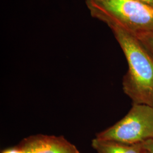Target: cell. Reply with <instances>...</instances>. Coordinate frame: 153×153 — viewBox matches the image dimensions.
Here are the masks:
<instances>
[{
	"instance_id": "obj_1",
	"label": "cell",
	"mask_w": 153,
	"mask_h": 153,
	"mask_svg": "<svg viewBox=\"0 0 153 153\" xmlns=\"http://www.w3.org/2000/svg\"><path fill=\"white\" fill-rule=\"evenodd\" d=\"M115 35L128 62V70L123 77V89L132 104L153 107V55L136 35L119 25L106 23Z\"/></svg>"
},
{
	"instance_id": "obj_2",
	"label": "cell",
	"mask_w": 153,
	"mask_h": 153,
	"mask_svg": "<svg viewBox=\"0 0 153 153\" xmlns=\"http://www.w3.org/2000/svg\"><path fill=\"white\" fill-rule=\"evenodd\" d=\"M90 14L136 34L153 32V8L137 0H86Z\"/></svg>"
},
{
	"instance_id": "obj_3",
	"label": "cell",
	"mask_w": 153,
	"mask_h": 153,
	"mask_svg": "<svg viewBox=\"0 0 153 153\" xmlns=\"http://www.w3.org/2000/svg\"><path fill=\"white\" fill-rule=\"evenodd\" d=\"M95 138L127 144L141 143L153 139V107L132 104L125 117L97 134Z\"/></svg>"
},
{
	"instance_id": "obj_4",
	"label": "cell",
	"mask_w": 153,
	"mask_h": 153,
	"mask_svg": "<svg viewBox=\"0 0 153 153\" xmlns=\"http://www.w3.org/2000/svg\"><path fill=\"white\" fill-rule=\"evenodd\" d=\"M17 146L25 153H80L63 136L33 135L25 138Z\"/></svg>"
},
{
	"instance_id": "obj_5",
	"label": "cell",
	"mask_w": 153,
	"mask_h": 153,
	"mask_svg": "<svg viewBox=\"0 0 153 153\" xmlns=\"http://www.w3.org/2000/svg\"><path fill=\"white\" fill-rule=\"evenodd\" d=\"M91 146L98 153H143L145 151L142 143L127 144L97 138L92 140Z\"/></svg>"
},
{
	"instance_id": "obj_6",
	"label": "cell",
	"mask_w": 153,
	"mask_h": 153,
	"mask_svg": "<svg viewBox=\"0 0 153 153\" xmlns=\"http://www.w3.org/2000/svg\"><path fill=\"white\" fill-rule=\"evenodd\" d=\"M134 35L153 55V32L138 33Z\"/></svg>"
},
{
	"instance_id": "obj_7",
	"label": "cell",
	"mask_w": 153,
	"mask_h": 153,
	"mask_svg": "<svg viewBox=\"0 0 153 153\" xmlns=\"http://www.w3.org/2000/svg\"><path fill=\"white\" fill-rule=\"evenodd\" d=\"M143 148L149 153H153V139L149 140L142 143Z\"/></svg>"
},
{
	"instance_id": "obj_8",
	"label": "cell",
	"mask_w": 153,
	"mask_h": 153,
	"mask_svg": "<svg viewBox=\"0 0 153 153\" xmlns=\"http://www.w3.org/2000/svg\"><path fill=\"white\" fill-rule=\"evenodd\" d=\"M1 153H25L18 146L3 150Z\"/></svg>"
},
{
	"instance_id": "obj_9",
	"label": "cell",
	"mask_w": 153,
	"mask_h": 153,
	"mask_svg": "<svg viewBox=\"0 0 153 153\" xmlns=\"http://www.w3.org/2000/svg\"><path fill=\"white\" fill-rule=\"evenodd\" d=\"M138 1H140L143 4L149 6L153 8V0H137Z\"/></svg>"
},
{
	"instance_id": "obj_10",
	"label": "cell",
	"mask_w": 153,
	"mask_h": 153,
	"mask_svg": "<svg viewBox=\"0 0 153 153\" xmlns=\"http://www.w3.org/2000/svg\"><path fill=\"white\" fill-rule=\"evenodd\" d=\"M143 153H148V152H147V151H146V150H145V151H144V152H143Z\"/></svg>"
}]
</instances>
